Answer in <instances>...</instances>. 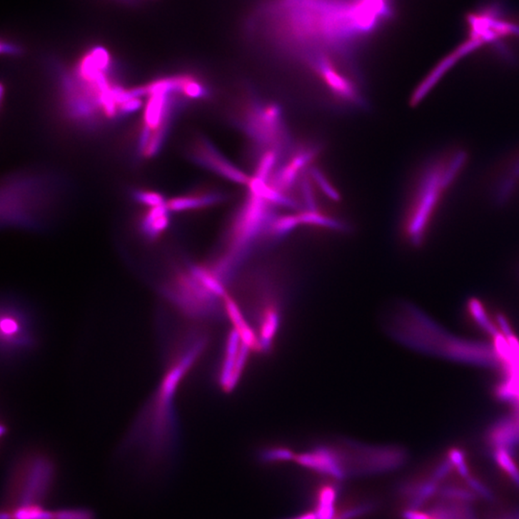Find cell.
<instances>
[{
    "label": "cell",
    "instance_id": "11",
    "mask_svg": "<svg viewBox=\"0 0 519 519\" xmlns=\"http://www.w3.org/2000/svg\"><path fill=\"white\" fill-rule=\"evenodd\" d=\"M0 326L2 348L8 354L32 348L35 338L31 323L21 308L11 303L4 305Z\"/></svg>",
    "mask_w": 519,
    "mask_h": 519
},
{
    "label": "cell",
    "instance_id": "12",
    "mask_svg": "<svg viewBox=\"0 0 519 519\" xmlns=\"http://www.w3.org/2000/svg\"><path fill=\"white\" fill-rule=\"evenodd\" d=\"M190 151L194 162L205 166L218 176L246 187L251 182V176H247L246 172L222 156L215 146L205 138H199L194 141Z\"/></svg>",
    "mask_w": 519,
    "mask_h": 519
},
{
    "label": "cell",
    "instance_id": "19",
    "mask_svg": "<svg viewBox=\"0 0 519 519\" xmlns=\"http://www.w3.org/2000/svg\"><path fill=\"white\" fill-rule=\"evenodd\" d=\"M438 498L445 500L473 503L478 496L473 490H466L457 485H443L438 491Z\"/></svg>",
    "mask_w": 519,
    "mask_h": 519
},
{
    "label": "cell",
    "instance_id": "16",
    "mask_svg": "<svg viewBox=\"0 0 519 519\" xmlns=\"http://www.w3.org/2000/svg\"><path fill=\"white\" fill-rule=\"evenodd\" d=\"M169 213L166 204L151 208L141 221V234L148 241L160 238L169 226Z\"/></svg>",
    "mask_w": 519,
    "mask_h": 519
},
{
    "label": "cell",
    "instance_id": "23",
    "mask_svg": "<svg viewBox=\"0 0 519 519\" xmlns=\"http://www.w3.org/2000/svg\"><path fill=\"white\" fill-rule=\"evenodd\" d=\"M465 481L466 485H468L469 490H473L477 496H479V498H482L487 501L494 500L493 491H491L490 488L484 484V483H482L480 480L475 478V477L470 475L468 479H465Z\"/></svg>",
    "mask_w": 519,
    "mask_h": 519
},
{
    "label": "cell",
    "instance_id": "9",
    "mask_svg": "<svg viewBox=\"0 0 519 519\" xmlns=\"http://www.w3.org/2000/svg\"><path fill=\"white\" fill-rule=\"evenodd\" d=\"M40 180L33 177H16L7 182V212L2 213V221H6L9 226H31L29 211H31L33 218L35 213L33 212L41 206V201L37 196H41Z\"/></svg>",
    "mask_w": 519,
    "mask_h": 519
},
{
    "label": "cell",
    "instance_id": "24",
    "mask_svg": "<svg viewBox=\"0 0 519 519\" xmlns=\"http://www.w3.org/2000/svg\"><path fill=\"white\" fill-rule=\"evenodd\" d=\"M453 470V465H452L450 460L446 458V459L441 460V462L435 466L434 470L432 471L431 477L435 482H438V484H441L444 480L450 475Z\"/></svg>",
    "mask_w": 519,
    "mask_h": 519
},
{
    "label": "cell",
    "instance_id": "22",
    "mask_svg": "<svg viewBox=\"0 0 519 519\" xmlns=\"http://www.w3.org/2000/svg\"><path fill=\"white\" fill-rule=\"evenodd\" d=\"M134 197L138 203L147 205L151 208L162 206L166 203L162 194L153 191L138 190L135 191Z\"/></svg>",
    "mask_w": 519,
    "mask_h": 519
},
{
    "label": "cell",
    "instance_id": "17",
    "mask_svg": "<svg viewBox=\"0 0 519 519\" xmlns=\"http://www.w3.org/2000/svg\"><path fill=\"white\" fill-rule=\"evenodd\" d=\"M337 490L333 485H324L319 488L316 499V513L318 519H333L336 515Z\"/></svg>",
    "mask_w": 519,
    "mask_h": 519
},
{
    "label": "cell",
    "instance_id": "10",
    "mask_svg": "<svg viewBox=\"0 0 519 519\" xmlns=\"http://www.w3.org/2000/svg\"><path fill=\"white\" fill-rule=\"evenodd\" d=\"M294 463L335 480L346 479L351 474L348 452L344 446L316 445L310 450L296 453Z\"/></svg>",
    "mask_w": 519,
    "mask_h": 519
},
{
    "label": "cell",
    "instance_id": "28",
    "mask_svg": "<svg viewBox=\"0 0 519 519\" xmlns=\"http://www.w3.org/2000/svg\"><path fill=\"white\" fill-rule=\"evenodd\" d=\"M291 519H318V518H316V515L315 512H310V513H303V515L296 516V518H291Z\"/></svg>",
    "mask_w": 519,
    "mask_h": 519
},
{
    "label": "cell",
    "instance_id": "21",
    "mask_svg": "<svg viewBox=\"0 0 519 519\" xmlns=\"http://www.w3.org/2000/svg\"><path fill=\"white\" fill-rule=\"evenodd\" d=\"M446 458L454 466L455 470L463 479H468L471 475L468 463H466L465 454L462 449L452 448L448 451Z\"/></svg>",
    "mask_w": 519,
    "mask_h": 519
},
{
    "label": "cell",
    "instance_id": "1",
    "mask_svg": "<svg viewBox=\"0 0 519 519\" xmlns=\"http://www.w3.org/2000/svg\"><path fill=\"white\" fill-rule=\"evenodd\" d=\"M391 16V0H261L243 29L251 40L306 66L324 55L354 71L355 49Z\"/></svg>",
    "mask_w": 519,
    "mask_h": 519
},
{
    "label": "cell",
    "instance_id": "25",
    "mask_svg": "<svg viewBox=\"0 0 519 519\" xmlns=\"http://www.w3.org/2000/svg\"><path fill=\"white\" fill-rule=\"evenodd\" d=\"M313 176L315 177L316 181L318 182L319 187H321V190L324 191V193H326L327 196L331 197L333 199H338L337 193H336L334 188L331 187V185L329 184V182L327 181L326 177H324L321 172L316 171L315 169V171H313Z\"/></svg>",
    "mask_w": 519,
    "mask_h": 519
},
{
    "label": "cell",
    "instance_id": "18",
    "mask_svg": "<svg viewBox=\"0 0 519 519\" xmlns=\"http://www.w3.org/2000/svg\"><path fill=\"white\" fill-rule=\"evenodd\" d=\"M493 456L496 465L507 474L510 481L519 490V468L513 458V455L505 449H494Z\"/></svg>",
    "mask_w": 519,
    "mask_h": 519
},
{
    "label": "cell",
    "instance_id": "4",
    "mask_svg": "<svg viewBox=\"0 0 519 519\" xmlns=\"http://www.w3.org/2000/svg\"><path fill=\"white\" fill-rule=\"evenodd\" d=\"M465 159L463 151L452 152L432 160L421 171L402 223V234L410 246L423 243L443 194L459 176Z\"/></svg>",
    "mask_w": 519,
    "mask_h": 519
},
{
    "label": "cell",
    "instance_id": "14",
    "mask_svg": "<svg viewBox=\"0 0 519 519\" xmlns=\"http://www.w3.org/2000/svg\"><path fill=\"white\" fill-rule=\"evenodd\" d=\"M440 484L431 476L419 481L408 482L401 487V493L407 499V509L421 510L432 498L438 495Z\"/></svg>",
    "mask_w": 519,
    "mask_h": 519
},
{
    "label": "cell",
    "instance_id": "27",
    "mask_svg": "<svg viewBox=\"0 0 519 519\" xmlns=\"http://www.w3.org/2000/svg\"><path fill=\"white\" fill-rule=\"evenodd\" d=\"M1 51L2 54L15 55L19 54V49L18 46H15V44L11 43H2Z\"/></svg>",
    "mask_w": 519,
    "mask_h": 519
},
{
    "label": "cell",
    "instance_id": "6",
    "mask_svg": "<svg viewBox=\"0 0 519 519\" xmlns=\"http://www.w3.org/2000/svg\"><path fill=\"white\" fill-rule=\"evenodd\" d=\"M56 475L54 459L41 451L22 454L14 463L7 483L6 503L2 519H15L47 510Z\"/></svg>",
    "mask_w": 519,
    "mask_h": 519
},
{
    "label": "cell",
    "instance_id": "7",
    "mask_svg": "<svg viewBox=\"0 0 519 519\" xmlns=\"http://www.w3.org/2000/svg\"><path fill=\"white\" fill-rule=\"evenodd\" d=\"M253 143L263 153L276 151L280 154L288 146V135L286 129L281 108L276 104H263L258 101L247 102L237 119Z\"/></svg>",
    "mask_w": 519,
    "mask_h": 519
},
{
    "label": "cell",
    "instance_id": "8",
    "mask_svg": "<svg viewBox=\"0 0 519 519\" xmlns=\"http://www.w3.org/2000/svg\"><path fill=\"white\" fill-rule=\"evenodd\" d=\"M346 446L351 473L379 474L398 470L406 463L408 453L399 446Z\"/></svg>",
    "mask_w": 519,
    "mask_h": 519
},
{
    "label": "cell",
    "instance_id": "2",
    "mask_svg": "<svg viewBox=\"0 0 519 519\" xmlns=\"http://www.w3.org/2000/svg\"><path fill=\"white\" fill-rule=\"evenodd\" d=\"M207 335L193 332L169 363L165 376L129 435L126 450L135 455L141 469L154 475L173 462L177 448L176 394L180 385L203 354Z\"/></svg>",
    "mask_w": 519,
    "mask_h": 519
},
{
    "label": "cell",
    "instance_id": "5",
    "mask_svg": "<svg viewBox=\"0 0 519 519\" xmlns=\"http://www.w3.org/2000/svg\"><path fill=\"white\" fill-rule=\"evenodd\" d=\"M163 293L185 316L202 321L224 313L228 288L204 263L176 269L163 284Z\"/></svg>",
    "mask_w": 519,
    "mask_h": 519
},
{
    "label": "cell",
    "instance_id": "3",
    "mask_svg": "<svg viewBox=\"0 0 519 519\" xmlns=\"http://www.w3.org/2000/svg\"><path fill=\"white\" fill-rule=\"evenodd\" d=\"M385 326L394 338L416 351L477 365H499L494 346L453 337L413 305H393L386 313Z\"/></svg>",
    "mask_w": 519,
    "mask_h": 519
},
{
    "label": "cell",
    "instance_id": "13",
    "mask_svg": "<svg viewBox=\"0 0 519 519\" xmlns=\"http://www.w3.org/2000/svg\"><path fill=\"white\" fill-rule=\"evenodd\" d=\"M316 147L304 146L294 151L290 160L274 174L273 181L268 184L281 193L290 190L302 169L316 156Z\"/></svg>",
    "mask_w": 519,
    "mask_h": 519
},
{
    "label": "cell",
    "instance_id": "26",
    "mask_svg": "<svg viewBox=\"0 0 519 519\" xmlns=\"http://www.w3.org/2000/svg\"><path fill=\"white\" fill-rule=\"evenodd\" d=\"M402 519H432L428 512L423 510L406 509L401 513Z\"/></svg>",
    "mask_w": 519,
    "mask_h": 519
},
{
    "label": "cell",
    "instance_id": "15",
    "mask_svg": "<svg viewBox=\"0 0 519 519\" xmlns=\"http://www.w3.org/2000/svg\"><path fill=\"white\" fill-rule=\"evenodd\" d=\"M226 199V196L218 191H207V193H198L190 194V196H177L176 198L169 199L166 201V207L169 212H183L202 209L213 206Z\"/></svg>",
    "mask_w": 519,
    "mask_h": 519
},
{
    "label": "cell",
    "instance_id": "20",
    "mask_svg": "<svg viewBox=\"0 0 519 519\" xmlns=\"http://www.w3.org/2000/svg\"><path fill=\"white\" fill-rule=\"evenodd\" d=\"M296 453L290 448L274 446L265 449L261 453V459L266 463L294 462Z\"/></svg>",
    "mask_w": 519,
    "mask_h": 519
}]
</instances>
